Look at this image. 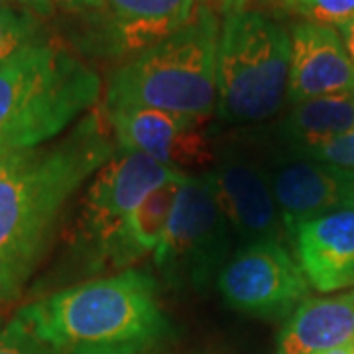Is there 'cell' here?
Returning <instances> with one entry per match:
<instances>
[{"instance_id": "obj_1", "label": "cell", "mask_w": 354, "mask_h": 354, "mask_svg": "<svg viewBox=\"0 0 354 354\" xmlns=\"http://www.w3.org/2000/svg\"><path fill=\"white\" fill-rule=\"evenodd\" d=\"M102 111H91L62 142L0 160V304L24 291L69 199L114 152Z\"/></svg>"}, {"instance_id": "obj_2", "label": "cell", "mask_w": 354, "mask_h": 354, "mask_svg": "<svg viewBox=\"0 0 354 354\" xmlns=\"http://www.w3.org/2000/svg\"><path fill=\"white\" fill-rule=\"evenodd\" d=\"M16 317L53 354H140L171 330L158 281L138 270L50 293Z\"/></svg>"}, {"instance_id": "obj_3", "label": "cell", "mask_w": 354, "mask_h": 354, "mask_svg": "<svg viewBox=\"0 0 354 354\" xmlns=\"http://www.w3.org/2000/svg\"><path fill=\"white\" fill-rule=\"evenodd\" d=\"M101 77L41 36L0 64V146L16 152L57 138L101 97Z\"/></svg>"}, {"instance_id": "obj_4", "label": "cell", "mask_w": 354, "mask_h": 354, "mask_svg": "<svg viewBox=\"0 0 354 354\" xmlns=\"http://www.w3.org/2000/svg\"><path fill=\"white\" fill-rule=\"evenodd\" d=\"M221 20L199 2L187 24L111 73L102 109H156L207 120L216 111V46Z\"/></svg>"}, {"instance_id": "obj_5", "label": "cell", "mask_w": 354, "mask_h": 354, "mask_svg": "<svg viewBox=\"0 0 354 354\" xmlns=\"http://www.w3.org/2000/svg\"><path fill=\"white\" fill-rule=\"evenodd\" d=\"M291 41L276 18L258 8L223 12L216 46V111L230 124L272 118L288 101Z\"/></svg>"}, {"instance_id": "obj_6", "label": "cell", "mask_w": 354, "mask_h": 354, "mask_svg": "<svg viewBox=\"0 0 354 354\" xmlns=\"http://www.w3.org/2000/svg\"><path fill=\"white\" fill-rule=\"evenodd\" d=\"M232 230L205 176L185 177L153 264L176 290H205L232 250Z\"/></svg>"}, {"instance_id": "obj_7", "label": "cell", "mask_w": 354, "mask_h": 354, "mask_svg": "<svg viewBox=\"0 0 354 354\" xmlns=\"http://www.w3.org/2000/svg\"><path fill=\"white\" fill-rule=\"evenodd\" d=\"M181 171L169 169L138 152H116L95 171L81 199L77 218V246L93 266L102 264L104 250L140 201Z\"/></svg>"}, {"instance_id": "obj_8", "label": "cell", "mask_w": 354, "mask_h": 354, "mask_svg": "<svg viewBox=\"0 0 354 354\" xmlns=\"http://www.w3.org/2000/svg\"><path fill=\"white\" fill-rule=\"evenodd\" d=\"M216 286L230 307L264 319L291 315L311 288L281 242L241 246L221 270Z\"/></svg>"}, {"instance_id": "obj_9", "label": "cell", "mask_w": 354, "mask_h": 354, "mask_svg": "<svg viewBox=\"0 0 354 354\" xmlns=\"http://www.w3.org/2000/svg\"><path fill=\"white\" fill-rule=\"evenodd\" d=\"M203 176L241 246L281 242L286 228L266 167L248 156L228 150L215 158Z\"/></svg>"}, {"instance_id": "obj_10", "label": "cell", "mask_w": 354, "mask_h": 354, "mask_svg": "<svg viewBox=\"0 0 354 354\" xmlns=\"http://www.w3.org/2000/svg\"><path fill=\"white\" fill-rule=\"evenodd\" d=\"M114 142L120 150L138 152L181 174L211 167L215 162L213 142L203 122L156 109H102Z\"/></svg>"}, {"instance_id": "obj_11", "label": "cell", "mask_w": 354, "mask_h": 354, "mask_svg": "<svg viewBox=\"0 0 354 354\" xmlns=\"http://www.w3.org/2000/svg\"><path fill=\"white\" fill-rule=\"evenodd\" d=\"M268 176L290 239L315 216L354 207V171L351 169L290 152Z\"/></svg>"}, {"instance_id": "obj_12", "label": "cell", "mask_w": 354, "mask_h": 354, "mask_svg": "<svg viewBox=\"0 0 354 354\" xmlns=\"http://www.w3.org/2000/svg\"><path fill=\"white\" fill-rule=\"evenodd\" d=\"M291 104L354 91V64L339 30L297 22L290 30Z\"/></svg>"}, {"instance_id": "obj_13", "label": "cell", "mask_w": 354, "mask_h": 354, "mask_svg": "<svg viewBox=\"0 0 354 354\" xmlns=\"http://www.w3.org/2000/svg\"><path fill=\"white\" fill-rule=\"evenodd\" d=\"M291 241L313 290L335 293L354 288V207L307 221Z\"/></svg>"}, {"instance_id": "obj_14", "label": "cell", "mask_w": 354, "mask_h": 354, "mask_svg": "<svg viewBox=\"0 0 354 354\" xmlns=\"http://www.w3.org/2000/svg\"><path fill=\"white\" fill-rule=\"evenodd\" d=\"M197 0H104L102 38L106 51L128 62L169 38L189 22Z\"/></svg>"}, {"instance_id": "obj_15", "label": "cell", "mask_w": 354, "mask_h": 354, "mask_svg": "<svg viewBox=\"0 0 354 354\" xmlns=\"http://www.w3.org/2000/svg\"><path fill=\"white\" fill-rule=\"evenodd\" d=\"M354 342V290L307 297L278 337L276 354H327Z\"/></svg>"}, {"instance_id": "obj_16", "label": "cell", "mask_w": 354, "mask_h": 354, "mask_svg": "<svg viewBox=\"0 0 354 354\" xmlns=\"http://www.w3.org/2000/svg\"><path fill=\"white\" fill-rule=\"evenodd\" d=\"M187 174H177L152 189L128 215L127 223L114 234L104 250L101 266L128 268L144 256L156 252L176 207L177 195Z\"/></svg>"}, {"instance_id": "obj_17", "label": "cell", "mask_w": 354, "mask_h": 354, "mask_svg": "<svg viewBox=\"0 0 354 354\" xmlns=\"http://www.w3.org/2000/svg\"><path fill=\"white\" fill-rule=\"evenodd\" d=\"M354 130V91L291 104L279 134L290 152H305Z\"/></svg>"}, {"instance_id": "obj_18", "label": "cell", "mask_w": 354, "mask_h": 354, "mask_svg": "<svg viewBox=\"0 0 354 354\" xmlns=\"http://www.w3.org/2000/svg\"><path fill=\"white\" fill-rule=\"evenodd\" d=\"M256 6L258 10L270 8L297 16L299 22L330 26L339 32L354 20V0H258Z\"/></svg>"}, {"instance_id": "obj_19", "label": "cell", "mask_w": 354, "mask_h": 354, "mask_svg": "<svg viewBox=\"0 0 354 354\" xmlns=\"http://www.w3.org/2000/svg\"><path fill=\"white\" fill-rule=\"evenodd\" d=\"M44 36L38 16L26 8L0 2V64Z\"/></svg>"}, {"instance_id": "obj_20", "label": "cell", "mask_w": 354, "mask_h": 354, "mask_svg": "<svg viewBox=\"0 0 354 354\" xmlns=\"http://www.w3.org/2000/svg\"><path fill=\"white\" fill-rule=\"evenodd\" d=\"M0 354H53L39 342L24 323L14 317L10 323L0 327Z\"/></svg>"}, {"instance_id": "obj_21", "label": "cell", "mask_w": 354, "mask_h": 354, "mask_svg": "<svg viewBox=\"0 0 354 354\" xmlns=\"http://www.w3.org/2000/svg\"><path fill=\"white\" fill-rule=\"evenodd\" d=\"M299 153V156H307L311 160L323 162V164L337 165L342 169H351L354 171V130L342 134L339 138L329 140L317 148L305 150V152H291Z\"/></svg>"}, {"instance_id": "obj_22", "label": "cell", "mask_w": 354, "mask_h": 354, "mask_svg": "<svg viewBox=\"0 0 354 354\" xmlns=\"http://www.w3.org/2000/svg\"><path fill=\"white\" fill-rule=\"evenodd\" d=\"M104 0H34L36 16H50L55 10L62 12H99Z\"/></svg>"}, {"instance_id": "obj_23", "label": "cell", "mask_w": 354, "mask_h": 354, "mask_svg": "<svg viewBox=\"0 0 354 354\" xmlns=\"http://www.w3.org/2000/svg\"><path fill=\"white\" fill-rule=\"evenodd\" d=\"M203 2L207 6H211L215 12H228V10H234V8H254V4L258 0H197Z\"/></svg>"}, {"instance_id": "obj_24", "label": "cell", "mask_w": 354, "mask_h": 354, "mask_svg": "<svg viewBox=\"0 0 354 354\" xmlns=\"http://www.w3.org/2000/svg\"><path fill=\"white\" fill-rule=\"evenodd\" d=\"M342 39H344V44H346V50L351 53V59H353L354 64V20L351 24L346 26L344 30L341 32Z\"/></svg>"}, {"instance_id": "obj_25", "label": "cell", "mask_w": 354, "mask_h": 354, "mask_svg": "<svg viewBox=\"0 0 354 354\" xmlns=\"http://www.w3.org/2000/svg\"><path fill=\"white\" fill-rule=\"evenodd\" d=\"M0 2H4V4H14V6H20V8H26V10H30L32 14H36V4H34V0H0Z\"/></svg>"}, {"instance_id": "obj_26", "label": "cell", "mask_w": 354, "mask_h": 354, "mask_svg": "<svg viewBox=\"0 0 354 354\" xmlns=\"http://www.w3.org/2000/svg\"><path fill=\"white\" fill-rule=\"evenodd\" d=\"M354 348V342L353 344H348V346H344V348H339V351H333V353H327V354H351Z\"/></svg>"}, {"instance_id": "obj_27", "label": "cell", "mask_w": 354, "mask_h": 354, "mask_svg": "<svg viewBox=\"0 0 354 354\" xmlns=\"http://www.w3.org/2000/svg\"><path fill=\"white\" fill-rule=\"evenodd\" d=\"M6 153H10V150H6V148H2V146H0V160H2Z\"/></svg>"}]
</instances>
